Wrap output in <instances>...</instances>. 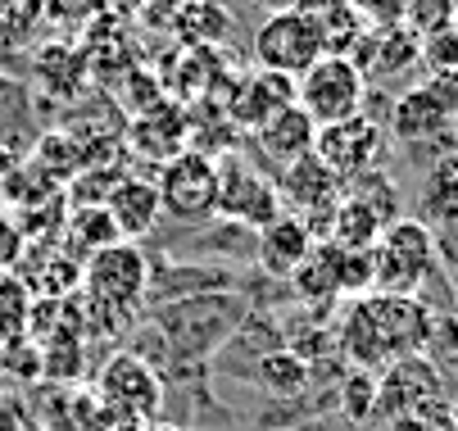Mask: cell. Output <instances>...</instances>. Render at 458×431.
Returning a JSON list of instances; mask_svg holds the SVG:
<instances>
[{"mask_svg":"<svg viewBox=\"0 0 458 431\" xmlns=\"http://www.w3.org/2000/svg\"><path fill=\"white\" fill-rule=\"evenodd\" d=\"M427 336H431L427 300L422 295H390V291L354 295L341 327H336V345L350 359V368H368V373H381L390 359L427 350Z\"/></svg>","mask_w":458,"mask_h":431,"instance_id":"cell-1","label":"cell"},{"mask_svg":"<svg viewBox=\"0 0 458 431\" xmlns=\"http://www.w3.org/2000/svg\"><path fill=\"white\" fill-rule=\"evenodd\" d=\"M436 273V236L422 218L386 223L372 245V291L418 295L422 282Z\"/></svg>","mask_w":458,"mask_h":431,"instance_id":"cell-2","label":"cell"},{"mask_svg":"<svg viewBox=\"0 0 458 431\" xmlns=\"http://www.w3.org/2000/svg\"><path fill=\"white\" fill-rule=\"evenodd\" d=\"M445 373L440 363L418 350L390 359L377 373V418H440L445 422Z\"/></svg>","mask_w":458,"mask_h":431,"instance_id":"cell-3","label":"cell"},{"mask_svg":"<svg viewBox=\"0 0 458 431\" xmlns=\"http://www.w3.org/2000/svg\"><path fill=\"white\" fill-rule=\"evenodd\" d=\"M250 50H254V64H259V69L300 78L313 59L327 55V41H322V23H318L313 10L286 5V10H273L264 23L254 28Z\"/></svg>","mask_w":458,"mask_h":431,"instance_id":"cell-4","label":"cell"},{"mask_svg":"<svg viewBox=\"0 0 458 431\" xmlns=\"http://www.w3.org/2000/svg\"><path fill=\"white\" fill-rule=\"evenodd\" d=\"M159 209L186 227L195 223H209L214 218V205H218V159L205 155V150H177L173 159H164L159 177Z\"/></svg>","mask_w":458,"mask_h":431,"instance_id":"cell-5","label":"cell"},{"mask_svg":"<svg viewBox=\"0 0 458 431\" xmlns=\"http://www.w3.org/2000/svg\"><path fill=\"white\" fill-rule=\"evenodd\" d=\"M363 100H368V73L350 55H322L295 78V105L318 123V128L359 114Z\"/></svg>","mask_w":458,"mask_h":431,"instance_id":"cell-6","label":"cell"},{"mask_svg":"<svg viewBox=\"0 0 458 431\" xmlns=\"http://www.w3.org/2000/svg\"><path fill=\"white\" fill-rule=\"evenodd\" d=\"M146 286H150V264L137 241H109L82 259V295L109 304L118 314L137 309Z\"/></svg>","mask_w":458,"mask_h":431,"instance_id":"cell-7","label":"cell"},{"mask_svg":"<svg viewBox=\"0 0 458 431\" xmlns=\"http://www.w3.org/2000/svg\"><path fill=\"white\" fill-rule=\"evenodd\" d=\"M454 118H458V78H427L422 87H409L395 109H390V137L400 146H458L454 141Z\"/></svg>","mask_w":458,"mask_h":431,"instance_id":"cell-8","label":"cell"},{"mask_svg":"<svg viewBox=\"0 0 458 431\" xmlns=\"http://www.w3.org/2000/svg\"><path fill=\"white\" fill-rule=\"evenodd\" d=\"M96 400L118 413V418H132V422H155L164 409V382L159 373L132 350H118L105 359L100 377H96Z\"/></svg>","mask_w":458,"mask_h":431,"instance_id":"cell-9","label":"cell"},{"mask_svg":"<svg viewBox=\"0 0 458 431\" xmlns=\"http://www.w3.org/2000/svg\"><path fill=\"white\" fill-rule=\"evenodd\" d=\"M277 196H282V209L300 214L309 223V232L322 241L327 223H332V214H336V205L345 196V182L309 150V155H300L295 164H286L277 173Z\"/></svg>","mask_w":458,"mask_h":431,"instance_id":"cell-10","label":"cell"},{"mask_svg":"<svg viewBox=\"0 0 458 431\" xmlns=\"http://www.w3.org/2000/svg\"><path fill=\"white\" fill-rule=\"evenodd\" d=\"M214 214L241 223V227H264L268 218L282 214V196H277V182L259 173V164L241 159V155H227L218 159V205Z\"/></svg>","mask_w":458,"mask_h":431,"instance_id":"cell-11","label":"cell"},{"mask_svg":"<svg viewBox=\"0 0 458 431\" xmlns=\"http://www.w3.org/2000/svg\"><path fill=\"white\" fill-rule=\"evenodd\" d=\"M381 141H386V132H381V123L372 118V114H350V118H336V123H322L318 128V137H313V155L332 168L341 182H350V177H359L363 168H372L377 164V155H381Z\"/></svg>","mask_w":458,"mask_h":431,"instance_id":"cell-12","label":"cell"},{"mask_svg":"<svg viewBox=\"0 0 458 431\" xmlns=\"http://www.w3.org/2000/svg\"><path fill=\"white\" fill-rule=\"evenodd\" d=\"M295 105V78L286 73H273V69H254L250 78L236 82L232 100H227V123H236V128L254 132L259 123H268L277 109Z\"/></svg>","mask_w":458,"mask_h":431,"instance_id":"cell-13","label":"cell"},{"mask_svg":"<svg viewBox=\"0 0 458 431\" xmlns=\"http://www.w3.org/2000/svg\"><path fill=\"white\" fill-rule=\"evenodd\" d=\"M100 205L109 209V218H114V227H118L123 241L150 236L155 223H159V214H164L159 209V187H155V182H146V177H114V187L105 191Z\"/></svg>","mask_w":458,"mask_h":431,"instance_id":"cell-14","label":"cell"},{"mask_svg":"<svg viewBox=\"0 0 458 431\" xmlns=\"http://www.w3.org/2000/svg\"><path fill=\"white\" fill-rule=\"evenodd\" d=\"M318 245V236L309 232V223L291 209H282L277 218H268L264 227H259V264H264L273 277H291L309 250Z\"/></svg>","mask_w":458,"mask_h":431,"instance_id":"cell-15","label":"cell"},{"mask_svg":"<svg viewBox=\"0 0 458 431\" xmlns=\"http://www.w3.org/2000/svg\"><path fill=\"white\" fill-rule=\"evenodd\" d=\"M313 137H318V123H313L300 105L277 109L268 123H259V128H254L259 155H264L268 164H277V168H286V164H295L300 155H309V150H313Z\"/></svg>","mask_w":458,"mask_h":431,"instance_id":"cell-16","label":"cell"},{"mask_svg":"<svg viewBox=\"0 0 458 431\" xmlns=\"http://www.w3.org/2000/svg\"><path fill=\"white\" fill-rule=\"evenodd\" d=\"M422 223L454 227L458 223V150L440 155L422 182Z\"/></svg>","mask_w":458,"mask_h":431,"instance_id":"cell-17","label":"cell"},{"mask_svg":"<svg viewBox=\"0 0 458 431\" xmlns=\"http://www.w3.org/2000/svg\"><path fill=\"white\" fill-rule=\"evenodd\" d=\"M313 382V363L300 350H273L259 359V386L273 400H304Z\"/></svg>","mask_w":458,"mask_h":431,"instance_id":"cell-18","label":"cell"},{"mask_svg":"<svg viewBox=\"0 0 458 431\" xmlns=\"http://www.w3.org/2000/svg\"><path fill=\"white\" fill-rule=\"evenodd\" d=\"M381 227H386V223H381L363 200L341 196V205H336L332 223H327V236H322V241H332L336 250H372L377 236H381Z\"/></svg>","mask_w":458,"mask_h":431,"instance_id":"cell-19","label":"cell"},{"mask_svg":"<svg viewBox=\"0 0 458 431\" xmlns=\"http://www.w3.org/2000/svg\"><path fill=\"white\" fill-rule=\"evenodd\" d=\"M69 241H73L78 259H87L91 250H100V245H109V241H123V236H118V227H114L105 205H87V209L69 214Z\"/></svg>","mask_w":458,"mask_h":431,"instance_id":"cell-20","label":"cell"},{"mask_svg":"<svg viewBox=\"0 0 458 431\" xmlns=\"http://www.w3.org/2000/svg\"><path fill=\"white\" fill-rule=\"evenodd\" d=\"M345 196H354V200H363L381 223H395L400 218V196H395V182H390L386 173H377V164L372 168H363L359 177H350L345 182Z\"/></svg>","mask_w":458,"mask_h":431,"instance_id":"cell-21","label":"cell"},{"mask_svg":"<svg viewBox=\"0 0 458 431\" xmlns=\"http://www.w3.org/2000/svg\"><path fill=\"white\" fill-rule=\"evenodd\" d=\"M336 400H341V418L363 427L377 418V373H368V368H350V373L341 377L336 386Z\"/></svg>","mask_w":458,"mask_h":431,"instance_id":"cell-22","label":"cell"},{"mask_svg":"<svg viewBox=\"0 0 458 431\" xmlns=\"http://www.w3.org/2000/svg\"><path fill=\"white\" fill-rule=\"evenodd\" d=\"M0 368H5V377L14 382H37L41 377V368H46V354L32 336H5L0 341Z\"/></svg>","mask_w":458,"mask_h":431,"instance_id":"cell-23","label":"cell"},{"mask_svg":"<svg viewBox=\"0 0 458 431\" xmlns=\"http://www.w3.org/2000/svg\"><path fill=\"white\" fill-rule=\"evenodd\" d=\"M28 309H32V295H28V286L14 277V268L0 273V341L19 336V332L28 327Z\"/></svg>","mask_w":458,"mask_h":431,"instance_id":"cell-24","label":"cell"},{"mask_svg":"<svg viewBox=\"0 0 458 431\" xmlns=\"http://www.w3.org/2000/svg\"><path fill=\"white\" fill-rule=\"evenodd\" d=\"M418 59L427 64L431 78H458V32L445 28V32L418 37Z\"/></svg>","mask_w":458,"mask_h":431,"instance_id":"cell-25","label":"cell"},{"mask_svg":"<svg viewBox=\"0 0 458 431\" xmlns=\"http://www.w3.org/2000/svg\"><path fill=\"white\" fill-rule=\"evenodd\" d=\"M409 32L413 37H431V32H445L449 19H454V0H409Z\"/></svg>","mask_w":458,"mask_h":431,"instance_id":"cell-26","label":"cell"},{"mask_svg":"<svg viewBox=\"0 0 458 431\" xmlns=\"http://www.w3.org/2000/svg\"><path fill=\"white\" fill-rule=\"evenodd\" d=\"M23 245H28V236H23L19 218L0 209V273H10L23 259Z\"/></svg>","mask_w":458,"mask_h":431,"instance_id":"cell-27","label":"cell"},{"mask_svg":"<svg viewBox=\"0 0 458 431\" xmlns=\"http://www.w3.org/2000/svg\"><path fill=\"white\" fill-rule=\"evenodd\" d=\"M427 350H440L449 359H458V318L454 314H431V336Z\"/></svg>","mask_w":458,"mask_h":431,"instance_id":"cell-28","label":"cell"},{"mask_svg":"<svg viewBox=\"0 0 458 431\" xmlns=\"http://www.w3.org/2000/svg\"><path fill=\"white\" fill-rule=\"evenodd\" d=\"M386 431H449L440 418H386Z\"/></svg>","mask_w":458,"mask_h":431,"instance_id":"cell-29","label":"cell"},{"mask_svg":"<svg viewBox=\"0 0 458 431\" xmlns=\"http://www.w3.org/2000/svg\"><path fill=\"white\" fill-rule=\"evenodd\" d=\"M445 427H449V431H458V391L445 400Z\"/></svg>","mask_w":458,"mask_h":431,"instance_id":"cell-30","label":"cell"},{"mask_svg":"<svg viewBox=\"0 0 458 431\" xmlns=\"http://www.w3.org/2000/svg\"><path fill=\"white\" fill-rule=\"evenodd\" d=\"M19 10V0H0V19H5V14H14Z\"/></svg>","mask_w":458,"mask_h":431,"instance_id":"cell-31","label":"cell"},{"mask_svg":"<svg viewBox=\"0 0 458 431\" xmlns=\"http://www.w3.org/2000/svg\"><path fill=\"white\" fill-rule=\"evenodd\" d=\"M141 431H177V427H159V422H146Z\"/></svg>","mask_w":458,"mask_h":431,"instance_id":"cell-32","label":"cell"},{"mask_svg":"<svg viewBox=\"0 0 458 431\" xmlns=\"http://www.w3.org/2000/svg\"><path fill=\"white\" fill-rule=\"evenodd\" d=\"M449 28H454V32H458V0H454V19H449Z\"/></svg>","mask_w":458,"mask_h":431,"instance_id":"cell-33","label":"cell"},{"mask_svg":"<svg viewBox=\"0 0 458 431\" xmlns=\"http://www.w3.org/2000/svg\"><path fill=\"white\" fill-rule=\"evenodd\" d=\"M454 318H458V304H454Z\"/></svg>","mask_w":458,"mask_h":431,"instance_id":"cell-34","label":"cell"}]
</instances>
